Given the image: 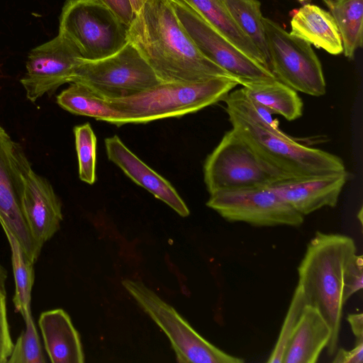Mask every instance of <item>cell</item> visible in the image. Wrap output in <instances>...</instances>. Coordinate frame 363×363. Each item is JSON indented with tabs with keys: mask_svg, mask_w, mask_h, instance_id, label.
I'll use <instances>...</instances> for the list:
<instances>
[{
	"mask_svg": "<svg viewBox=\"0 0 363 363\" xmlns=\"http://www.w3.org/2000/svg\"><path fill=\"white\" fill-rule=\"evenodd\" d=\"M232 129L281 179L340 172L343 160L329 152L303 145L274 130L252 113L226 106Z\"/></svg>",
	"mask_w": 363,
	"mask_h": 363,
	"instance_id": "cell-3",
	"label": "cell"
},
{
	"mask_svg": "<svg viewBox=\"0 0 363 363\" xmlns=\"http://www.w3.org/2000/svg\"><path fill=\"white\" fill-rule=\"evenodd\" d=\"M347 171L337 173L286 178L275 181L269 186L302 216L323 207H335L347 180Z\"/></svg>",
	"mask_w": 363,
	"mask_h": 363,
	"instance_id": "cell-14",
	"label": "cell"
},
{
	"mask_svg": "<svg viewBox=\"0 0 363 363\" xmlns=\"http://www.w3.org/2000/svg\"><path fill=\"white\" fill-rule=\"evenodd\" d=\"M147 0H130L133 10L136 13Z\"/></svg>",
	"mask_w": 363,
	"mask_h": 363,
	"instance_id": "cell-35",
	"label": "cell"
},
{
	"mask_svg": "<svg viewBox=\"0 0 363 363\" xmlns=\"http://www.w3.org/2000/svg\"><path fill=\"white\" fill-rule=\"evenodd\" d=\"M240 85L253 100L289 121L302 116L303 102L298 91L274 79L245 81Z\"/></svg>",
	"mask_w": 363,
	"mask_h": 363,
	"instance_id": "cell-21",
	"label": "cell"
},
{
	"mask_svg": "<svg viewBox=\"0 0 363 363\" xmlns=\"http://www.w3.org/2000/svg\"><path fill=\"white\" fill-rule=\"evenodd\" d=\"M23 320L26 329L13 344L7 362L44 363L45 360L32 315H28Z\"/></svg>",
	"mask_w": 363,
	"mask_h": 363,
	"instance_id": "cell-27",
	"label": "cell"
},
{
	"mask_svg": "<svg viewBox=\"0 0 363 363\" xmlns=\"http://www.w3.org/2000/svg\"><path fill=\"white\" fill-rule=\"evenodd\" d=\"M238 85L231 77H214L196 82H160L133 96L108 99L124 123H147L181 117L223 101Z\"/></svg>",
	"mask_w": 363,
	"mask_h": 363,
	"instance_id": "cell-4",
	"label": "cell"
},
{
	"mask_svg": "<svg viewBox=\"0 0 363 363\" xmlns=\"http://www.w3.org/2000/svg\"><path fill=\"white\" fill-rule=\"evenodd\" d=\"M101 97H128L162 82L138 49L128 42L116 53L96 60L81 59L72 79Z\"/></svg>",
	"mask_w": 363,
	"mask_h": 363,
	"instance_id": "cell-6",
	"label": "cell"
},
{
	"mask_svg": "<svg viewBox=\"0 0 363 363\" xmlns=\"http://www.w3.org/2000/svg\"><path fill=\"white\" fill-rule=\"evenodd\" d=\"M363 287V257L357 253L347 262L343 278L342 301L344 303Z\"/></svg>",
	"mask_w": 363,
	"mask_h": 363,
	"instance_id": "cell-29",
	"label": "cell"
},
{
	"mask_svg": "<svg viewBox=\"0 0 363 363\" xmlns=\"http://www.w3.org/2000/svg\"><path fill=\"white\" fill-rule=\"evenodd\" d=\"M338 27L345 55L353 59L362 46L363 0H323Z\"/></svg>",
	"mask_w": 363,
	"mask_h": 363,
	"instance_id": "cell-23",
	"label": "cell"
},
{
	"mask_svg": "<svg viewBox=\"0 0 363 363\" xmlns=\"http://www.w3.org/2000/svg\"><path fill=\"white\" fill-rule=\"evenodd\" d=\"M7 279V272L4 267L0 263V290L6 292V281Z\"/></svg>",
	"mask_w": 363,
	"mask_h": 363,
	"instance_id": "cell-34",
	"label": "cell"
},
{
	"mask_svg": "<svg viewBox=\"0 0 363 363\" xmlns=\"http://www.w3.org/2000/svg\"><path fill=\"white\" fill-rule=\"evenodd\" d=\"M127 27L133 21L135 13L130 0H99Z\"/></svg>",
	"mask_w": 363,
	"mask_h": 363,
	"instance_id": "cell-31",
	"label": "cell"
},
{
	"mask_svg": "<svg viewBox=\"0 0 363 363\" xmlns=\"http://www.w3.org/2000/svg\"><path fill=\"white\" fill-rule=\"evenodd\" d=\"M306 305L303 291L297 285L285 319L284 320L279 336L271 354L267 359L269 363H282L283 356L287 343L297 325L303 308Z\"/></svg>",
	"mask_w": 363,
	"mask_h": 363,
	"instance_id": "cell-28",
	"label": "cell"
},
{
	"mask_svg": "<svg viewBox=\"0 0 363 363\" xmlns=\"http://www.w3.org/2000/svg\"><path fill=\"white\" fill-rule=\"evenodd\" d=\"M330 335V328L319 311L306 305L287 343L282 363L316 362Z\"/></svg>",
	"mask_w": 363,
	"mask_h": 363,
	"instance_id": "cell-17",
	"label": "cell"
},
{
	"mask_svg": "<svg viewBox=\"0 0 363 363\" xmlns=\"http://www.w3.org/2000/svg\"><path fill=\"white\" fill-rule=\"evenodd\" d=\"M347 319L356 338V342L363 341V314L350 313Z\"/></svg>",
	"mask_w": 363,
	"mask_h": 363,
	"instance_id": "cell-33",
	"label": "cell"
},
{
	"mask_svg": "<svg viewBox=\"0 0 363 363\" xmlns=\"http://www.w3.org/2000/svg\"><path fill=\"white\" fill-rule=\"evenodd\" d=\"M127 36L162 82L234 78L199 51L169 0H147L128 26Z\"/></svg>",
	"mask_w": 363,
	"mask_h": 363,
	"instance_id": "cell-1",
	"label": "cell"
},
{
	"mask_svg": "<svg viewBox=\"0 0 363 363\" xmlns=\"http://www.w3.org/2000/svg\"><path fill=\"white\" fill-rule=\"evenodd\" d=\"M299 1H305V0H299Z\"/></svg>",
	"mask_w": 363,
	"mask_h": 363,
	"instance_id": "cell-36",
	"label": "cell"
},
{
	"mask_svg": "<svg viewBox=\"0 0 363 363\" xmlns=\"http://www.w3.org/2000/svg\"><path fill=\"white\" fill-rule=\"evenodd\" d=\"M59 23L58 33L83 60L105 58L128 43V27L99 0H67Z\"/></svg>",
	"mask_w": 363,
	"mask_h": 363,
	"instance_id": "cell-5",
	"label": "cell"
},
{
	"mask_svg": "<svg viewBox=\"0 0 363 363\" xmlns=\"http://www.w3.org/2000/svg\"><path fill=\"white\" fill-rule=\"evenodd\" d=\"M82 59L74 45L59 34L28 53L26 72L21 79L27 99L36 101L45 94L71 83Z\"/></svg>",
	"mask_w": 363,
	"mask_h": 363,
	"instance_id": "cell-13",
	"label": "cell"
},
{
	"mask_svg": "<svg viewBox=\"0 0 363 363\" xmlns=\"http://www.w3.org/2000/svg\"><path fill=\"white\" fill-rule=\"evenodd\" d=\"M234 21L259 49L270 70L261 4L258 0H223ZM271 71V70H270Z\"/></svg>",
	"mask_w": 363,
	"mask_h": 363,
	"instance_id": "cell-25",
	"label": "cell"
},
{
	"mask_svg": "<svg viewBox=\"0 0 363 363\" xmlns=\"http://www.w3.org/2000/svg\"><path fill=\"white\" fill-rule=\"evenodd\" d=\"M30 167L21 145L0 125V224L11 232L35 262L42 248L32 238L21 207L25 174Z\"/></svg>",
	"mask_w": 363,
	"mask_h": 363,
	"instance_id": "cell-12",
	"label": "cell"
},
{
	"mask_svg": "<svg viewBox=\"0 0 363 363\" xmlns=\"http://www.w3.org/2000/svg\"><path fill=\"white\" fill-rule=\"evenodd\" d=\"M334 354L333 363H362L363 341L355 342V346L350 350L337 347Z\"/></svg>",
	"mask_w": 363,
	"mask_h": 363,
	"instance_id": "cell-32",
	"label": "cell"
},
{
	"mask_svg": "<svg viewBox=\"0 0 363 363\" xmlns=\"http://www.w3.org/2000/svg\"><path fill=\"white\" fill-rule=\"evenodd\" d=\"M203 179L211 194L222 190L267 186L281 179L231 128L205 160Z\"/></svg>",
	"mask_w": 363,
	"mask_h": 363,
	"instance_id": "cell-9",
	"label": "cell"
},
{
	"mask_svg": "<svg viewBox=\"0 0 363 363\" xmlns=\"http://www.w3.org/2000/svg\"><path fill=\"white\" fill-rule=\"evenodd\" d=\"M209 195L206 206L230 222L257 227H296L304 220L269 185L222 190Z\"/></svg>",
	"mask_w": 363,
	"mask_h": 363,
	"instance_id": "cell-10",
	"label": "cell"
},
{
	"mask_svg": "<svg viewBox=\"0 0 363 363\" xmlns=\"http://www.w3.org/2000/svg\"><path fill=\"white\" fill-rule=\"evenodd\" d=\"M169 1L180 23L199 51L236 79L239 84L245 81L276 79L269 69L241 52L190 6L179 0Z\"/></svg>",
	"mask_w": 363,
	"mask_h": 363,
	"instance_id": "cell-11",
	"label": "cell"
},
{
	"mask_svg": "<svg viewBox=\"0 0 363 363\" xmlns=\"http://www.w3.org/2000/svg\"><path fill=\"white\" fill-rule=\"evenodd\" d=\"M291 33L331 55L343 52L341 35L332 14L306 4L296 10L291 19Z\"/></svg>",
	"mask_w": 363,
	"mask_h": 363,
	"instance_id": "cell-19",
	"label": "cell"
},
{
	"mask_svg": "<svg viewBox=\"0 0 363 363\" xmlns=\"http://www.w3.org/2000/svg\"><path fill=\"white\" fill-rule=\"evenodd\" d=\"M106 155L132 181L186 217L189 210L173 186L132 152L118 135L105 139Z\"/></svg>",
	"mask_w": 363,
	"mask_h": 363,
	"instance_id": "cell-16",
	"label": "cell"
},
{
	"mask_svg": "<svg viewBox=\"0 0 363 363\" xmlns=\"http://www.w3.org/2000/svg\"><path fill=\"white\" fill-rule=\"evenodd\" d=\"M190 6L241 52L262 66L268 68L263 55L234 21L223 0H179Z\"/></svg>",
	"mask_w": 363,
	"mask_h": 363,
	"instance_id": "cell-20",
	"label": "cell"
},
{
	"mask_svg": "<svg viewBox=\"0 0 363 363\" xmlns=\"http://www.w3.org/2000/svg\"><path fill=\"white\" fill-rule=\"evenodd\" d=\"M38 325L46 352L52 363H82L80 336L69 315L61 308L43 312Z\"/></svg>",
	"mask_w": 363,
	"mask_h": 363,
	"instance_id": "cell-18",
	"label": "cell"
},
{
	"mask_svg": "<svg viewBox=\"0 0 363 363\" xmlns=\"http://www.w3.org/2000/svg\"><path fill=\"white\" fill-rule=\"evenodd\" d=\"M353 238L340 233L317 231L307 245L298 268V284L306 305L315 307L330 328L326 347L334 355L342 318L343 278L346 264L356 254Z\"/></svg>",
	"mask_w": 363,
	"mask_h": 363,
	"instance_id": "cell-2",
	"label": "cell"
},
{
	"mask_svg": "<svg viewBox=\"0 0 363 363\" xmlns=\"http://www.w3.org/2000/svg\"><path fill=\"white\" fill-rule=\"evenodd\" d=\"M123 287L169 340L180 363H242L200 335L169 303L143 282L124 279Z\"/></svg>",
	"mask_w": 363,
	"mask_h": 363,
	"instance_id": "cell-7",
	"label": "cell"
},
{
	"mask_svg": "<svg viewBox=\"0 0 363 363\" xmlns=\"http://www.w3.org/2000/svg\"><path fill=\"white\" fill-rule=\"evenodd\" d=\"M13 346L7 319L6 293L0 290V363L8 362Z\"/></svg>",
	"mask_w": 363,
	"mask_h": 363,
	"instance_id": "cell-30",
	"label": "cell"
},
{
	"mask_svg": "<svg viewBox=\"0 0 363 363\" xmlns=\"http://www.w3.org/2000/svg\"><path fill=\"white\" fill-rule=\"evenodd\" d=\"M270 70L276 79L296 91L320 96L326 83L320 61L308 41L263 18Z\"/></svg>",
	"mask_w": 363,
	"mask_h": 363,
	"instance_id": "cell-8",
	"label": "cell"
},
{
	"mask_svg": "<svg viewBox=\"0 0 363 363\" xmlns=\"http://www.w3.org/2000/svg\"><path fill=\"white\" fill-rule=\"evenodd\" d=\"M57 103L65 110L76 115L94 118L117 126L125 124L121 114L108 99L80 83H71L57 96Z\"/></svg>",
	"mask_w": 363,
	"mask_h": 363,
	"instance_id": "cell-22",
	"label": "cell"
},
{
	"mask_svg": "<svg viewBox=\"0 0 363 363\" xmlns=\"http://www.w3.org/2000/svg\"><path fill=\"white\" fill-rule=\"evenodd\" d=\"M9 243L11 263L15 281L13 303L23 318L31 314V291L35 280L33 262L16 237L4 226H1Z\"/></svg>",
	"mask_w": 363,
	"mask_h": 363,
	"instance_id": "cell-24",
	"label": "cell"
},
{
	"mask_svg": "<svg viewBox=\"0 0 363 363\" xmlns=\"http://www.w3.org/2000/svg\"><path fill=\"white\" fill-rule=\"evenodd\" d=\"M22 212L30 233L42 248L60 229L62 205L49 182L32 167L25 174Z\"/></svg>",
	"mask_w": 363,
	"mask_h": 363,
	"instance_id": "cell-15",
	"label": "cell"
},
{
	"mask_svg": "<svg viewBox=\"0 0 363 363\" xmlns=\"http://www.w3.org/2000/svg\"><path fill=\"white\" fill-rule=\"evenodd\" d=\"M79 179L89 184L95 183L96 138L88 123L74 128Z\"/></svg>",
	"mask_w": 363,
	"mask_h": 363,
	"instance_id": "cell-26",
	"label": "cell"
}]
</instances>
